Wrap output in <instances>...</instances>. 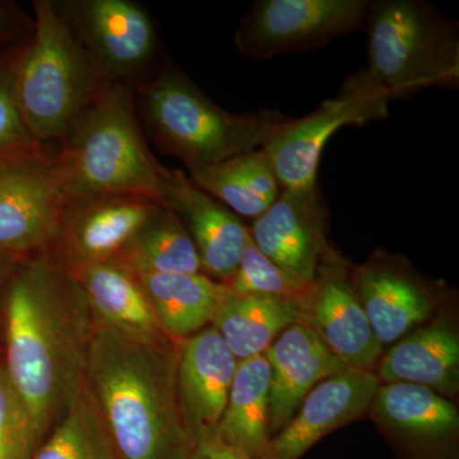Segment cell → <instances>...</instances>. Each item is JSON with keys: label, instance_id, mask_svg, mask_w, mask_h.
<instances>
[{"label": "cell", "instance_id": "6da1fadb", "mask_svg": "<svg viewBox=\"0 0 459 459\" xmlns=\"http://www.w3.org/2000/svg\"><path fill=\"white\" fill-rule=\"evenodd\" d=\"M96 323L71 270L44 250L14 274L5 299V362L41 437L81 394Z\"/></svg>", "mask_w": 459, "mask_h": 459}, {"label": "cell", "instance_id": "7a4b0ae2", "mask_svg": "<svg viewBox=\"0 0 459 459\" xmlns=\"http://www.w3.org/2000/svg\"><path fill=\"white\" fill-rule=\"evenodd\" d=\"M180 342L140 340L96 325L84 389L117 459H192L195 443L177 389Z\"/></svg>", "mask_w": 459, "mask_h": 459}, {"label": "cell", "instance_id": "3957f363", "mask_svg": "<svg viewBox=\"0 0 459 459\" xmlns=\"http://www.w3.org/2000/svg\"><path fill=\"white\" fill-rule=\"evenodd\" d=\"M56 164L69 202L140 197L162 205L164 166L147 146L128 84L102 89L65 135Z\"/></svg>", "mask_w": 459, "mask_h": 459}, {"label": "cell", "instance_id": "277c9868", "mask_svg": "<svg viewBox=\"0 0 459 459\" xmlns=\"http://www.w3.org/2000/svg\"><path fill=\"white\" fill-rule=\"evenodd\" d=\"M31 40L16 60L14 92L27 131L40 144L65 140L108 82L59 3L36 0Z\"/></svg>", "mask_w": 459, "mask_h": 459}, {"label": "cell", "instance_id": "5b68a950", "mask_svg": "<svg viewBox=\"0 0 459 459\" xmlns=\"http://www.w3.org/2000/svg\"><path fill=\"white\" fill-rule=\"evenodd\" d=\"M141 111L159 150L184 165L219 164L261 150L289 119L274 111L230 113L178 66H166L143 87Z\"/></svg>", "mask_w": 459, "mask_h": 459}, {"label": "cell", "instance_id": "8992f818", "mask_svg": "<svg viewBox=\"0 0 459 459\" xmlns=\"http://www.w3.org/2000/svg\"><path fill=\"white\" fill-rule=\"evenodd\" d=\"M367 74L394 100L427 89H457V23L421 0L370 2Z\"/></svg>", "mask_w": 459, "mask_h": 459}, {"label": "cell", "instance_id": "52a82bcc", "mask_svg": "<svg viewBox=\"0 0 459 459\" xmlns=\"http://www.w3.org/2000/svg\"><path fill=\"white\" fill-rule=\"evenodd\" d=\"M392 100L367 74L344 81L336 98L323 102L300 119H287L262 148L281 189L309 188L318 184L323 150L340 129L385 119Z\"/></svg>", "mask_w": 459, "mask_h": 459}, {"label": "cell", "instance_id": "ba28073f", "mask_svg": "<svg viewBox=\"0 0 459 459\" xmlns=\"http://www.w3.org/2000/svg\"><path fill=\"white\" fill-rule=\"evenodd\" d=\"M368 0H259L241 20L235 45L252 59L323 47L367 22Z\"/></svg>", "mask_w": 459, "mask_h": 459}, {"label": "cell", "instance_id": "9c48e42d", "mask_svg": "<svg viewBox=\"0 0 459 459\" xmlns=\"http://www.w3.org/2000/svg\"><path fill=\"white\" fill-rule=\"evenodd\" d=\"M68 202L47 147L0 160V250H47Z\"/></svg>", "mask_w": 459, "mask_h": 459}, {"label": "cell", "instance_id": "30bf717a", "mask_svg": "<svg viewBox=\"0 0 459 459\" xmlns=\"http://www.w3.org/2000/svg\"><path fill=\"white\" fill-rule=\"evenodd\" d=\"M352 263L329 244L314 277L309 294L300 303V322L312 329L351 369L373 371L380 356L369 320L356 292Z\"/></svg>", "mask_w": 459, "mask_h": 459}, {"label": "cell", "instance_id": "8fae6325", "mask_svg": "<svg viewBox=\"0 0 459 459\" xmlns=\"http://www.w3.org/2000/svg\"><path fill=\"white\" fill-rule=\"evenodd\" d=\"M102 80L124 83L152 62L155 23L131 0H74L59 3Z\"/></svg>", "mask_w": 459, "mask_h": 459}, {"label": "cell", "instance_id": "7c38bea8", "mask_svg": "<svg viewBox=\"0 0 459 459\" xmlns=\"http://www.w3.org/2000/svg\"><path fill=\"white\" fill-rule=\"evenodd\" d=\"M356 292L371 331L383 346L394 344L433 319L444 294L403 256L374 250L367 262L352 265Z\"/></svg>", "mask_w": 459, "mask_h": 459}, {"label": "cell", "instance_id": "4fadbf2b", "mask_svg": "<svg viewBox=\"0 0 459 459\" xmlns=\"http://www.w3.org/2000/svg\"><path fill=\"white\" fill-rule=\"evenodd\" d=\"M371 420L400 459H459V413L444 395L407 383L379 385Z\"/></svg>", "mask_w": 459, "mask_h": 459}, {"label": "cell", "instance_id": "5bb4252c", "mask_svg": "<svg viewBox=\"0 0 459 459\" xmlns=\"http://www.w3.org/2000/svg\"><path fill=\"white\" fill-rule=\"evenodd\" d=\"M329 212L318 184L281 189L279 197L253 221L250 237L262 255L307 282H313L329 244Z\"/></svg>", "mask_w": 459, "mask_h": 459}, {"label": "cell", "instance_id": "9a60e30c", "mask_svg": "<svg viewBox=\"0 0 459 459\" xmlns=\"http://www.w3.org/2000/svg\"><path fill=\"white\" fill-rule=\"evenodd\" d=\"M162 205L179 217L197 247L202 271L228 283L238 270L249 229L221 202L199 189L181 170L164 168Z\"/></svg>", "mask_w": 459, "mask_h": 459}, {"label": "cell", "instance_id": "2e32d148", "mask_svg": "<svg viewBox=\"0 0 459 459\" xmlns=\"http://www.w3.org/2000/svg\"><path fill=\"white\" fill-rule=\"evenodd\" d=\"M379 379L374 371L347 369L314 386L294 418L268 440L258 459H300L325 435L369 411Z\"/></svg>", "mask_w": 459, "mask_h": 459}, {"label": "cell", "instance_id": "e0dca14e", "mask_svg": "<svg viewBox=\"0 0 459 459\" xmlns=\"http://www.w3.org/2000/svg\"><path fill=\"white\" fill-rule=\"evenodd\" d=\"M160 205L140 197L68 202L54 241L57 258L68 268L114 261Z\"/></svg>", "mask_w": 459, "mask_h": 459}, {"label": "cell", "instance_id": "ac0fdd59", "mask_svg": "<svg viewBox=\"0 0 459 459\" xmlns=\"http://www.w3.org/2000/svg\"><path fill=\"white\" fill-rule=\"evenodd\" d=\"M238 359L213 327L181 341L177 389L184 422L195 446L216 437Z\"/></svg>", "mask_w": 459, "mask_h": 459}, {"label": "cell", "instance_id": "d6986e66", "mask_svg": "<svg viewBox=\"0 0 459 459\" xmlns=\"http://www.w3.org/2000/svg\"><path fill=\"white\" fill-rule=\"evenodd\" d=\"M271 369L270 434L294 418L305 397L327 377L351 369L303 323L285 329L265 350Z\"/></svg>", "mask_w": 459, "mask_h": 459}, {"label": "cell", "instance_id": "ffe728a7", "mask_svg": "<svg viewBox=\"0 0 459 459\" xmlns=\"http://www.w3.org/2000/svg\"><path fill=\"white\" fill-rule=\"evenodd\" d=\"M380 385L425 386L448 400L459 391V334L444 316L429 320L392 344L377 365Z\"/></svg>", "mask_w": 459, "mask_h": 459}, {"label": "cell", "instance_id": "44dd1931", "mask_svg": "<svg viewBox=\"0 0 459 459\" xmlns=\"http://www.w3.org/2000/svg\"><path fill=\"white\" fill-rule=\"evenodd\" d=\"M82 287L98 325L140 340L168 336L137 277L117 262L69 268Z\"/></svg>", "mask_w": 459, "mask_h": 459}, {"label": "cell", "instance_id": "7402d4cb", "mask_svg": "<svg viewBox=\"0 0 459 459\" xmlns=\"http://www.w3.org/2000/svg\"><path fill=\"white\" fill-rule=\"evenodd\" d=\"M153 313L166 334L181 342L212 322L217 307L229 292L228 286L205 273L140 274Z\"/></svg>", "mask_w": 459, "mask_h": 459}, {"label": "cell", "instance_id": "603a6c76", "mask_svg": "<svg viewBox=\"0 0 459 459\" xmlns=\"http://www.w3.org/2000/svg\"><path fill=\"white\" fill-rule=\"evenodd\" d=\"M271 369L264 353L238 362L216 437L258 459L271 439Z\"/></svg>", "mask_w": 459, "mask_h": 459}, {"label": "cell", "instance_id": "cb8c5ba5", "mask_svg": "<svg viewBox=\"0 0 459 459\" xmlns=\"http://www.w3.org/2000/svg\"><path fill=\"white\" fill-rule=\"evenodd\" d=\"M300 303L289 299L228 292L211 327L219 332L238 361L263 355L285 329L300 322Z\"/></svg>", "mask_w": 459, "mask_h": 459}, {"label": "cell", "instance_id": "d4e9b609", "mask_svg": "<svg viewBox=\"0 0 459 459\" xmlns=\"http://www.w3.org/2000/svg\"><path fill=\"white\" fill-rule=\"evenodd\" d=\"M189 179L238 216L255 220L281 193L264 151L241 153L219 164H186Z\"/></svg>", "mask_w": 459, "mask_h": 459}, {"label": "cell", "instance_id": "484cf974", "mask_svg": "<svg viewBox=\"0 0 459 459\" xmlns=\"http://www.w3.org/2000/svg\"><path fill=\"white\" fill-rule=\"evenodd\" d=\"M134 276L151 273H204L197 247L186 226L160 205L114 259Z\"/></svg>", "mask_w": 459, "mask_h": 459}, {"label": "cell", "instance_id": "4316f807", "mask_svg": "<svg viewBox=\"0 0 459 459\" xmlns=\"http://www.w3.org/2000/svg\"><path fill=\"white\" fill-rule=\"evenodd\" d=\"M30 459H117L107 428L84 385Z\"/></svg>", "mask_w": 459, "mask_h": 459}, {"label": "cell", "instance_id": "83f0119b", "mask_svg": "<svg viewBox=\"0 0 459 459\" xmlns=\"http://www.w3.org/2000/svg\"><path fill=\"white\" fill-rule=\"evenodd\" d=\"M225 285L234 295L274 296L301 303L309 294L313 282H307L274 264L259 252L252 237H249L238 270Z\"/></svg>", "mask_w": 459, "mask_h": 459}, {"label": "cell", "instance_id": "f1b7e54d", "mask_svg": "<svg viewBox=\"0 0 459 459\" xmlns=\"http://www.w3.org/2000/svg\"><path fill=\"white\" fill-rule=\"evenodd\" d=\"M42 442L31 411L0 364V459H30Z\"/></svg>", "mask_w": 459, "mask_h": 459}, {"label": "cell", "instance_id": "f546056e", "mask_svg": "<svg viewBox=\"0 0 459 459\" xmlns=\"http://www.w3.org/2000/svg\"><path fill=\"white\" fill-rule=\"evenodd\" d=\"M16 59L0 66V159L45 148L27 131L14 92Z\"/></svg>", "mask_w": 459, "mask_h": 459}, {"label": "cell", "instance_id": "4dcf8cb0", "mask_svg": "<svg viewBox=\"0 0 459 459\" xmlns=\"http://www.w3.org/2000/svg\"><path fill=\"white\" fill-rule=\"evenodd\" d=\"M192 459H250L243 453L222 443L217 437L202 440L195 446Z\"/></svg>", "mask_w": 459, "mask_h": 459}, {"label": "cell", "instance_id": "1f68e13d", "mask_svg": "<svg viewBox=\"0 0 459 459\" xmlns=\"http://www.w3.org/2000/svg\"><path fill=\"white\" fill-rule=\"evenodd\" d=\"M13 27V18L9 16L7 12L3 11V8H0V36L5 35V33L12 31Z\"/></svg>", "mask_w": 459, "mask_h": 459}, {"label": "cell", "instance_id": "d6a6232c", "mask_svg": "<svg viewBox=\"0 0 459 459\" xmlns=\"http://www.w3.org/2000/svg\"><path fill=\"white\" fill-rule=\"evenodd\" d=\"M3 274H4V261L0 256V285H2Z\"/></svg>", "mask_w": 459, "mask_h": 459}, {"label": "cell", "instance_id": "836d02e7", "mask_svg": "<svg viewBox=\"0 0 459 459\" xmlns=\"http://www.w3.org/2000/svg\"><path fill=\"white\" fill-rule=\"evenodd\" d=\"M5 159H7V157H5ZM0 160H2V159H0Z\"/></svg>", "mask_w": 459, "mask_h": 459}]
</instances>
